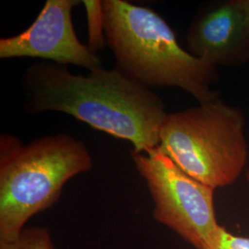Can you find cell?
Segmentation results:
<instances>
[{
  "label": "cell",
  "mask_w": 249,
  "mask_h": 249,
  "mask_svg": "<svg viewBox=\"0 0 249 249\" xmlns=\"http://www.w3.org/2000/svg\"><path fill=\"white\" fill-rule=\"evenodd\" d=\"M154 202L153 217L196 249H204L221 226L214 191L187 175L158 148L131 153Z\"/></svg>",
  "instance_id": "obj_5"
},
{
  "label": "cell",
  "mask_w": 249,
  "mask_h": 249,
  "mask_svg": "<svg viewBox=\"0 0 249 249\" xmlns=\"http://www.w3.org/2000/svg\"><path fill=\"white\" fill-rule=\"evenodd\" d=\"M107 44L116 68L151 89L177 87L206 104L219 99L216 67L183 49L169 24L153 9L104 0Z\"/></svg>",
  "instance_id": "obj_2"
},
{
  "label": "cell",
  "mask_w": 249,
  "mask_h": 249,
  "mask_svg": "<svg viewBox=\"0 0 249 249\" xmlns=\"http://www.w3.org/2000/svg\"><path fill=\"white\" fill-rule=\"evenodd\" d=\"M87 15L88 23V47L96 53L107 44L105 34V11L103 1L85 0L82 1Z\"/></svg>",
  "instance_id": "obj_8"
},
{
  "label": "cell",
  "mask_w": 249,
  "mask_h": 249,
  "mask_svg": "<svg viewBox=\"0 0 249 249\" xmlns=\"http://www.w3.org/2000/svg\"><path fill=\"white\" fill-rule=\"evenodd\" d=\"M29 114L61 112L133 145V152L158 148L167 116L161 99L119 69L100 68L82 76L67 65L41 61L21 76Z\"/></svg>",
  "instance_id": "obj_1"
},
{
  "label": "cell",
  "mask_w": 249,
  "mask_h": 249,
  "mask_svg": "<svg viewBox=\"0 0 249 249\" xmlns=\"http://www.w3.org/2000/svg\"><path fill=\"white\" fill-rule=\"evenodd\" d=\"M0 249H56L52 235L45 227H26L18 238L0 242Z\"/></svg>",
  "instance_id": "obj_9"
},
{
  "label": "cell",
  "mask_w": 249,
  "mask_h": 249,
  "mask_svg": "<svg viewBox=\"0 0 249 249\" xmlns=\"http://www.w3.org/2000/svg\"><path fill=\"white\" fill-rule=\"evenodd\" d=\"M85 143L68 134L23 144L0 136V242L18 238L32 217L55 204L65 185L92 169Z\"/></svg>",
  "instance_id": "obj_3"
},
{
  "label": "cell",
  "mask_w": 249,
  "mask_h": 249,
  "mask_svg": "<svg viewBox=\"0 0 249 249\" xmlns=\"http://www.w3.org/2000/svg\"><path fill=\"white\" fill-rule=\"evenodd\" d=\"M202 249H249V237L235 235L221 225L213 239Z\"/></svg>",
  "instance_id": "obj_10"
},
{
  "label": "cell",
  "mask_w": 249,
  "mask_h": 249,
  "mask_svg": "<svg viewBox=\"0 0 249 249\" xmlns=\"http://www.w3.org/2000/svg\"><path fill=\"white\" fill-rule=\"evenodd\" d=\"M246 120L221 99L168 114L158 149L187 175L213 189L228 187L246 167Z\"/></svg>",
  "instance_id": "obj_4"
},
{
  "label": "cell",
  "mask_w": 249,
  "mask_h": 249,
  "mask_svg": "<svg viewBox=\"0 0 249 249\" xmlns=\"http://www.w3.org/2000/svg\"><path fill=\"white\" fill-rule=\"evenodd\" d=\"M80 3L79 0H47L24 32L0 39V58L35 57L89 71L103 68L102 58L83 45L75 33L72 9Z\"/></svg>",
  "instance_id": "obj_6"
},
{
  "label": "cell",
  "mask_w": 249,
  "mask_h": 249,
  "mask_svg": "<svg viewBox=\"0 0 249 249\" xmlns=\"http://www.w3.org/2000/svg\"><path fill=\"white\" fill-rule=\"evenodd\" d=\"M242 11L244 13L246 23L249 31V0H238Z\"/></svg>",
  "instance_id": "obj_11"
},
{
  "label": "cell",
  "mask_w": 249,
  "mask_h": 249,
  "mask_svg": "<svg viewBox=\"0 0 249 249\" xmlns=\"http://www.w3.org/2000/svg\"><path fill=\"white\" fill-rule=\"evenodd\" d=\"M247 181H248V184H249V172H248V173H247Z\"/></svg>",
  "instance_id": "obj_12"
},
{
  "label": "cell",
  "mask_w": 249,
  "mask_h": 249,
  "mask_svg": "<svg viewBox=\"0 0 249 249\" xmlns=\"http://www.w3.org/2000/svg\"><path fill=\"white\" fill-rule=\"evenodd\" d=\"M189 53L214 67L249 61V31L238 0L223 1L199 10L187 35Z\"/></svg>",
  "instance_id": "obj_7"
}]
</instances>
